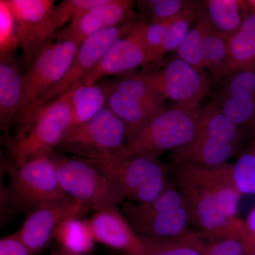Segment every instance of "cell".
<instances>
[{
	"instance_id": "1f68e13d",
	"label": "cell",
	"mask_w": 255,
	"mask_h": 255,
	"mask_svg": "<svg viewBox=\"0 0 255 255\" xmlns=\"http://www.w3.org/2000/svg\"><path fill=\"white\" fill-rule=\"evenodd\" d=\"M20 48L17 25L9 0H0V57L14 54Z\"/></svg>"
},
{
	"instance_id": "277c9868",
	"label": "cell",
	"mask_w": 255,
	"mask_h": 255,
	"mask_svg": "<svg viewBox=\"0 0 255 255\" xmlns=\"http://www.w3.org/2000/svg\"><path fill=\"white\" fill-rule=\"evenodd\" d=\"M122 213L133 231L145 242H164L191 232L190 212L174 182L147 203H123Z\"/></svg>"
},
{
	"instance_id": "7c38bea8",
	"label": "cell",
	"mask_w": 255,
	"mask_h": 255,
	"mask_svg": "<svg viewBox=\"0 0 255 255\" xmlns=\"http://www.w3.org/2000/svg\"><path fill=\"white\" fill-rule=\"evenodd\" d=\"M136 21L135 18H132L123 24L98 32L87 38L79 48L78 53L63 79L43 96L25 116L43 105L58 100L80 83L98 64L109 48L116 41L130 33Z\"/></svg>"
},
{
	"instance_id": "ab89813d",
	"label": "cell",
	"mask_w": 255,
	"mask_h": 255,
	"mask_svg": "<svg viewBox=\"0 0 255 255\" xmlns=\"http://www.w3.org/2000/svg\"><path fill=\"white\" fill-rule=\"evenodd\" d=\"M247 255H255V252H253V253H250V254Z\"/></svg>"
},
{
	"instance_id": "83f0119b",
	"label": "cell",
	"mask_w": 255,
	"mask_h": 255,
	"mask_svg": "<svg viewBox=\"0 0 255 255\" xmlns=\"http://www.w3.org/2000/svg\"><path fill=\"white\" fill-rule=\"evenodd\" d=\"M196 1H190L187 8L171 21L162 46L156 55L155 63L167 53L177 50L191 29V25L196 21Z\"/></svg>"
},
{
	"instance_id": "e575fe53",
	"label": "cell",
	"mask_w": 255,
	"mask_h": 255,
	"mask_svg": "<svg viewBox=\"0 0 255 255\" xmlns=\"http://www.w3.org/2000/svg\"><path fill=\"white\" fill-rule=\"evenodd\" d=\"M225 82L222 97L255 100V70L233 73Z\"/></svg>"
},
{
	"instance_id": "9a60e30c",
	"label": "cell",
	"mask_w": 255,
	"mask_h": 255,
	"mask_svg": "<svg viewBox=\"0 0 255 255\" xmlns=\"http://www.w3.org/2000/svg\"><path fill=\"white\" fill-rule=\"evenodd\" d=\"M136 1L105 0L55 33L56 38L68 39L80 45L89 37L132 19Z\"/></svg>"
},
{
	"instance_id": "7402d4cb",
	"label": "cell",
	"mask_w": 255,
	"mask_h": 255,
	"mask_svg": "<svg viewBox=\"0 0 255 255\" xmlns=\"http://www.w3.org/2000/svg\"><path fill=\"white\" fill-rule=\"evenodd\" d=\"M228 47L233 74L255 70V14L251 12L241 28L228 37Z\"/></svg>"
},
{
	"instance_id": "8992f818",
	"label": "cell",
	"mask_w": 255,
	"mask_h": 255,
	"mask_svg": "<svg viewBox=\"0 0 255 255\" xmlns=\"http://www.w3.org/2000/svg\"><path fill=\"white\" fill-rule=\"evenodd\" d=\"M60 187L70 197L95 211L117 207L126 199L120 187L100 168L83 158L52 154Z\"/></svg>"
},
{
	"instance_id": "6da1fadb",
	"label": "cell",
	"mask_w": 255,
	"mask_h": 255,
	"mask_svg": "<svg viewBox=\"0 0 255 255\" xmlns=\"http://www.w3.org/2000/svg\"><path fill=\"white\" fill-rule=\"evenodd\" d=\"M172 169L196 232H217L238 219L242 195L233 183L231 164L219 167L172 164Z\"/></svg>"
},
{
	"instance_id": "d6986e66",
	"label": "cell",
	"mask_w": 255,
	"mask_h": 255,
	"mask_svg": "<svg viewBox=\"0 0 255 255\" xmlns=\"http://www.w3.org/2000/svg\"><path fill=\"white\" fill-rule=\"evenodd\" d=\"M23 92V75L14 54L0 57V127L7 131L17 122Z\"/></svg>"
},
{
	"instance_id": "8fae6325",
	"label": "cell",
	"mask_w": 255,
	"mask_h": 255,
	"mask_svg": "<svg viewBox=\"0 0 255 255\" xmlns=\"http://www.w3.org/2000/svg\"><path fill=\"white\" fill-rule=\"evenodd\" d=\"M127 140L125 124L107 106L88 122L70 128L58 147L85 158L118 150Z\"/></svg>"
},
{
	"instance_id": "52a82bcc",
	"label": "cell",
	"mask_w": 255,
	"mask_h": 255,
	"mask_svg": "<svg viewBox=\"0 0 255 255\" xmlns=\"http://www.w3.org/2000/svg\"><path fill=\"white\" fill-rule=\"evenodd\" d=\"M175 108L158 114L129 137L126 147L132 153L157 158L194 140L199 128V112Z\"/></svg>"
},
{
	"instance_id": "ffe728a7",
	"label": "cell",
	"mask_w": 255,
	"mask_h": 255,
	"mask_svg": "<svg viewBox=\"0 0 255 255\" xmlns=\"http://www.w3.org/2000/svg\"><path fill=\"white\" fill-rule=\"evenodd\" d=\"M111 83L85 85L82 83L71 89L73 122L71 127L88 122L107 107Z\"/></svg>"
},
{
	"instance_id": "9c48e42d",
	"label": "cell",
	"mask_w": 255,
	"mask_h": 255,
	"mask_svg": "<svg viewBox=\"0 0 255 255\" xmlns=\"http://www.w3.org/2000/svg\"><path fill=\"white\" fill-rule=\"evenodd\" d=\"M80 46L70 40L53 36L38 52L23 75L22 102L17 122L63 79Z\"/></svg>"
},
{
	"instance_id": "d590c367",
	"label": "cell",
	"mask_w": 255,
	"mask_h": 255,
	"mask_svg": "<svg viewBox=\"0 0 255 255\" xmlns=\"http://www.w3.org/2000/svg\"><path fill=\"white\" fill-rule=\"evenodd\" d=\"M0 255H35L16 233L0 240Z\"/></svg>"
},
{
	"instance_id": "30bf717a",
	"label": "cell",
	"mask_w": 255,
	"mask_h": 255,
	"mask_svg": "<svg viewBox=\"0 0 255 255\" xmlns=\"http://www.w3.org/2000/svg\"><path fill=\"white\" fill-rule=\"evenodd\" d=\"M111 87L107 106L125 124L128 140L151 119L169 109L165 100L152 87L129 74L112 82Z\"/></svg>"
},
{
	"instance_id": "74e56055",
	"label": "cell",
	"mask_w": 255,
	"mask_h": 255,
	"mask_svg": "<svg viewBox=\"0 0 255 255\" xmlns=\"http://www.w3.org/2000/svg\"><path fill=\"white\" fill-rule=\"evenodd\" d=\"M50 255H84L80 254H75V253H70L63 249V248H60L59 249L56 250V251H53Z\"/></svg>"
},
{
	"instance_id": "2e32d148",
	"label": "cell",
	"mask_w": 255,
	"mask_h": 255,
	"mask_svg": "<svg viewBox=\"0 0 255 255\" xmlns=\"http://www.w3.org/2000/svg\"><path fill=\"white\" fill-rule=\"evenodd\" d=\"M148 64H150L148 53L132 27L127 36L116 41L109 48L98 64L80 83L94 85L106 77L122 76Z\"/></svg>"
},
{
	"instance_id": "ac0fdd59",
	"label": "cell",
	"mask_w": 255,
	"mask_h": 255,
	"mask_svg": "<svg viewBox=\"0 0 255 255\" xmlns=\"http://www.w3.org/2000/svg\"><path fill=\"white\" fill-rule=\"evenodd\" d=\"M241 147L219 137L198 131L192 141L172 151V164H189L206 167H219L228 163Z\"/></svg>"
},
{
	"instance_id": "4fadbf2b",
	"label": "cell",
	"mask_w": 255,
	"mask_h": 255,
	"mask_svg": "<svg viewBox=\"0 0 255 255\" xmlns=\"http://www.w3.org/2000/svg\"><path fill=\"white\" fill-rule=\"evenodd\" d=\"M91 208L80 201L67 196L38 206L27 214L16 234L37 255L48 246L53 233L64 220L82 217Z\"/></svg>"
},
{
	"instance_id": "cb8c5ba5",
	"label": "cell",
	"mask_w": 255,
	"mask_h": 255,
	"mask_svg": "<svg viewBox=\"0 0 255 255\" xmlns=\"http://www.w3.org/2000/svg\"><path fill=\"white\" fill-rule=\"evenodd\" d=\"M196 9L197 18L195 25L188 32L176 53L179 58L190 64L199 72L204 73L206 37L210 21L206 14L204 1H196Z\"/></svg>"
},
{
	"instance_id": "8d00e7d4",
	"label": "cell",
	"mask_w": 255,
	"mask_h": 255,
	"mask_svg": "<svg viewBox=\"0 0 255 255\" xmlns=\"http://www.w3.org/2000/svg\"><path fill=\"white\" fill-rule=\"evenodd\" d=\"M246 234L247 255L255 252V207L251 210L244 221Z\"/></svg>"
},
{
	"instance_id": "603a6c76",
	"label": "cell",
	"mask_w": 255,
	"mask_h": 255,
	"mask_svg": "<svg viewBox=\"0 0 255 255\" xmlns=\"http://www.w3.org/2000/svg\"><path fill=\"white\" fill-rule=\"evenodd\" d=\"M197 233L204 255H247L244 221L239 218L217 232Z\"/></svg>"
},
{
	"instance_id": "d4e9b609",
	"label": "cell",
	"mask_w": 255,
	"mask_h": 255,
	"mask_svg": "<svg viewBox=\"0 0 255 255\" xmlns=\"http://www.w3.org/2000/svg\"><path fill=\"white\" fill-rule=\"evenodd\" d=\"M60 248L70 253L87 255L94 251L96 241L89 220L70 217L64 220L53 233Z\"/></svg>"
},
{
	"instance_id": "7a4b0ae2",
	"label": "cell",
	"mask_w": 255,
	"mask_h": 255,
	"mask_svg": "<svg viewBox=\"0 0 255 255\" xmlns=\"http://www.w3.org/2000/svg\"><path fill=\"white\" fill-rule=\"evenodd\" d=\"M73 122L72 92L25 116L17 122L9 143V162L23 163L29 159L51 155Z\"/></svg>"
},
{
	"instance_id": "f35d334b",
	"label": "cell",
	"mask_w": 255,
	"mask_h": 255,
	"mask_svg": "<svg viewBox=\"0 0 255 255\" xmlns=\"http://www.w3.org/2000/svg\"><path fill=\"white\" fill-rule=\"evenodd\" d=\"M250 8H251V12L255 14V0H247Z\"/></svg>"
},
{
	"instance_id": "44dd1931",
	"label": "cell",
	"mask_w": 255,
	"mask_h": 255,
	"mask_svg": "<svg viewBox=\"0 0 255 255\" xmlns=\"http://www.w3.org/2000/svg\"><path fill=\"white\" fill-rule=\"evenodd\" d=\"M204 4L213 27L227 38L241 28L251 13L247 0H206Z\"/></svg>"
},
{
	"instance_id": "4316f807",
	"label": "cell",
	"mask_w": 255,
	"mask_h": 255,
	"mask_svg": "<svg viewBox=\"0 0 255 255\" xmlns=\"http://www.w3.org/2000/svg\"><path fill=\"white\" fill-rule=\"evenodd\" d=\"M216 103L250 140L255 136V100L222 97Z\"/></svg>"
},
{
	"instance_id": "836d02e7",
	"label": "cell",
	"mask_w": 255,
	"mask_h": 255,
	"mask_svg": "<svg viewBox=\"0 0 255 255\" xmlns=\"http://www.w3.org/2000/svg\"><path fill=\"white\" fill-rule=\"evenodd\" d=\"M173 19L158 23L146 22L139 19L134 25V30L137 32L148 53L150 63H155L156 55L162 46L169 24Z\"/></svg>"
},
{
	"instance_id": "e0dca14e",
	"label": "cell",
	"mask_w": 255,
	"mask_h": 255,
	"mask_svg": "<svg viewBox=\"0 0 255 255\" xmlns=\"http://www.w3.org/2000/svg\"><path fill=\"white\" fill-rule=\"evenodd\" d=\"M89 222L97 243L125 255H145L147 242L137 236L117 207L96 211Z\"/></svg>"
},
{
	"instance_id": "5b68a950",
	"label": "cell",
	"mask_w": 255,
	"mask_h": 255,
	"mask_svg": "<svg viewBox=\"0 0 255 255\" xmlns=\"http://www.w3.org/2000/svg\"><path fill=\"white\" fill-rule=\"evenodd\" d=\"M4 167L9 176L7 200L14 209L29 214L41 204L68 196L60 187L52 155L19 164L8 161Z\"/></svg>"
},
{
	"instance_id": "ba28073f",
	"label": "cell",
	"mask_w": 255,
	"mask_h": 255,
	"mask_svg": "<svg viewBox=\"0 0 255 255\" xmlns=\"http://www.w3.org/2000/svg\"><path fill=\"white\" fill-rule=\"evenodd\" d=\"M128 74L145 82L164 100L174 102L175 108L188 112L199 110L212 88V81L205 73L179 57L155 71Z\"/></svg>"
},
{
	"instance_id": "f1b7e54d",
	"label": "cell",
	"mask_w": 255,
	"mask_h": 255,
	"mask_svg": "<svg viewBox=\"0 0 255 255\" xmlns=\"http://www.w3.org/2000/svg\"><path fill=\"white\" fill-rule=\"evenodd\" d=\"M231 174L241 195H255V136L250 140L237 161L231 164Z\"/></svg>"
},
{
	"instance_id": "5bb4252c",
	"label": "cell",
	"mask_w": 255,
	"mask_h": 255,
	"mask_svg": "<svg viewBox=\"0 0 255 255\" xmlns=\"http://www.w3.org/2000/svg\"><path fill=\"white\" fill-rule=\"evenodd\" d=\"M17 25L24 65H31L38 52L54 36L51 20L53 0H9Z\"/></svg>"
},
{
	"instance_id": "4dcf8cb0",
	"label": "cell",
	"mask_w": 255,
	"mask_h": 255,
	"mask_svg": "<svg viewBox=\"0 0 255 255\" xmlns=\"http://www.w3.org/2000/svg\"><path fill=\"white\" fill-rule=\"evenodd\" d=\"M145 255H204V253L199 234L191 231L172 241L147 242Z\"/></svg>"
},
{
	"instance_id": "f546056e",
	"label": "cell",
	"mask_w": 255,
	"mask_h": 255,
	"mask_svg": "<svg viewBox=\"0 0 255 255\" xmlns=\"http://www.w3.org/2000/svg\"><path fill=\"white\" fill-rule=\"evenodd\" d=\"M189 2L184 0H140L137 1L136 9L142 21L165 22L179 16Z\"/></svg>"
},
{
	"instance_id": "d6a6232c",
	"label": "cell",
	"mask_w": 255,
	"mask_h": 255,
	"mask_svg": "<svg viewBox=\"0 0 255 255\" xmlns=\"http://www.w3.org/2000/svg\"><path fill=\"white\" fill-rule=\"evenodd\" d=\"M104 1L105 0H64L55 5L51 14L52 23L55 32L57 33L65 27L67 23H71Z\"/></svg>"
},
{
	"instance_id": "3957f363",
	"label": "cell",
	"mask_w": 255,
	"mask_h": 255,
	"mask_svg": "<svg viewBox=\"0 0 255 255\" xmlns=\"http://www.w3.org/2000/svg\"><path fill=\"white\" fill-rule=\"evenodd\" d=\"M83 159L105 172L120 187L126 199L134 202L154 200L171 182L168 167L158 158L132 153L126 145Z\"/></svg>"
},
{
	"instance_id": "484cf974",
	"label": "cell",
	"mask_w": 255,
	"mask_h": 255,
	"mask_svg": "<svg viewBox=\"0 0 255 255\" xmlns=\"http://www.w3.org/2000/svg\"><path fill=\"white\" fill-rule=\"evenodd\" d=\"M205 66L218 80H226L233 74L228 55V38L216 31L211 22L206 37Z\"/></svg>"
}]
</instances>
